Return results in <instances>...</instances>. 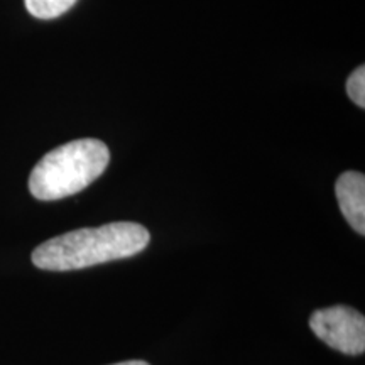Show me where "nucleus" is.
<instances>
[{
    "label": "nucleus",
    "instance_id": "obj_1",
    "mask_svg": "<svg viewBox=\"0 0 365 365\" xmlns=\"http://www.w3.org/2000/svg\"><path fill=\"white\" fill-rule=\"evenodd\" d=\"M150 242L148 228L134 222H113L78 228L38 245L33 264L43 271H76L143 252Z\"/></svg>",
    "mask_w": 365,
    "mask_h": 365
},
{
    "label": "nucleus",
    "instance_id": "obj_2",
    "mask_svg": "<svg viewBox=\"0 0 365 365\" xmlns=\"http://www.w3.org/2000/svg\"><path fill=\"white\" fill-rule=\"evenodd\" d=\"M110 163V150L98 139H78L49 150L29 176V191L41 202L80 193L98 180Z\"/></svg>",
    "mask_w": 365,
    "mask_h": 365
},
{
    "label": "nucleus",
    "instance_id": "obj_7",
    "mask_svg": "<svg viewBox=\"0 0 365 365\" xmlns=\"http://www.w3.org/2000/svg\"><path fill=\"white\" fill-rule=\"evenodd\" d=\"M113 365H149L148 362H143V360H127V362L113 364Z\"/></svg>",
    "mask_w": 365,
    "mask_h": 365
},
{
    "label": "nucleus",
    "instance_id": "obj_6",
    "mask_svg": "<svg viewBox=\"0 0 365 365\" xmlns=\"http://www.w3.org/2000/svg\"><path fill=\"white\" fill-rule=\"evenodd\" d=\"M346 93H349L350 100L360 108L365 107V68L359 66L355 68L352 75L349 76L346 81Z\"/></svg>",
    "mask_w": 365,
    "mask_h": 365
},
{
    "label": "nucleus",
    "instance_id": "obj_3",
    "mask_svg": "<svg viewBox=\"0 0 365 365\" xmlns=\"http://www.w3.org/2000/svg\"><path fill=\"white\" fill-rule=\"evenodd\" d=\"M309 328L319 340L341 354H364L365 318L357 309L344 307V304L317 309L309 317Z\"/></svg>",
    "mask_w": 365,
    "mask_h": 365
},
{
    "label": "nucleus",
    "instance_id": "obj_4",
    "mask_svg": "<svg viewBox=\"0 0 365 365\" xmlns=\"http://www.w3.org/2000/svg\"><path fill=\"white\" fill-rule=\"evenodd\" d=\"M339 207L359 235L365 234V176L357 171L340 175L335 185Z\"/></svg>",
    "mask_w": 365,
    "mask_h": 365
},
{
    "label": "nucleus",
    "instance_id": "obj_5",
    "mask_svg": "<svg viewBox=\"0 0 365 365\" xmlns=\"http://www.w3.org/2000/svg\"><path fill=\"white\" fill-rule=\"evenodd\" d=\"M31 16L38 19H56L70 11L78 0H24Z\"/></svg>",
    "mask_w": 365,
    "mask_h": 365
}]
</instances>
